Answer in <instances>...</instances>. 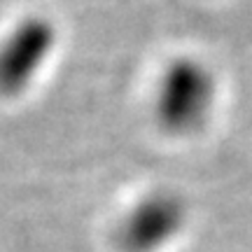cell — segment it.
Masks as SVG:
<instances>
[{
  "label": "cell",
  "mask_w": 252,
  "mask_h": 252,
  "mask_svg": "<svg viewBox=\"0 0 252 252\" xmlns=\"http://www.w3.org/2000/svg\"><path fill=\"white\" fill-rule=\"evenodd\" d=\"M220 98L215 70L198 56H178L161 70L152 94V117L163 133L189 138L213 119Z\"/></svg>",
  "instance_id": "cell-1"
},
{
  "label": "cell",
  "mask_w": 252,
  "mask_h": 252,
  "mask_svg": "<svg viewBox=\"0 0 252 252\" xmlns=\"http://www.w3.org/2000/svg\"><path fill=\"white\" fill-rule=\"evenodd\" d=\"M191 220L187 198L173 187H154L128 206L115 231L122 252H166Z\"/></svg>",
  "instance_id": "cell-2"
},
{
  "label": "cell",
  "mask_w": 252,
  "mask_h": 252,
  "mask_svg": "<svg viewBox=\"0 0 252 252\" xmlns=\"http://www.w3.org/2000/svg\"><path fill=\"white\" fill-rule=\"evenodd\" d=\"M59 45V31L47 17H26L0 42V96L17 98L26 94Z\"/></svg>",
  "instance_id": "cell-3"
}]
</instances>
